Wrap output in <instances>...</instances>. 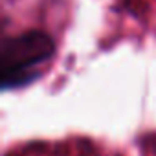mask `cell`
<instances>
[{
	"instance_id": "cell-1",
	"label": "cell",
	"mask_w": 156,
	"mask_h": 156,
	"mask_svg": "<svg viewBox=\"0 0 156 156\" xmlns=\"http://www.w3.org/2000/svg\"><path fill=\"white\" fill-rule=\"evenodd\" d=\"M55 51L53 41L41 30L26 31L9 37L2 42L0 53V75L2 88L24 87L39 75L37 66L48 61Z\"/></svg>"
}]
</instances>
